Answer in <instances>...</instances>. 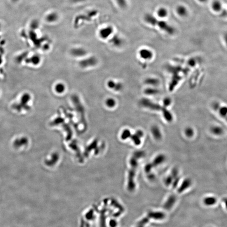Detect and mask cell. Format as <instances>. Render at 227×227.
Returning a JSON list of instances; mask_svg holds the SVG:
<instances>
[{
    "label": "cell",
    "mask_w": 227,
    "mask_h": 227,
    "mask_svg": "<svg viewBox=\"0 0 227 227\" xmlns=\"http://www.w3.org/2000/svg\"><path fill=\"white\" fill-rule=\"evenodd\" d=\"M144 19L147 22L153 25L157 26L161 29H163V30L170 35H172L175 33V30L173 27L170 25L167 22L157 20L152 14H146L144 17Z\"/></svg>",
    "instance_id": "cell-1"
},
{
    "label": "cell",
    "mask_w": 227,
    "mask_h": 227,
    "mask_svg": "<svg viewBox=\"0 0 227 227\" xmlns=\"http://www.w3.org/2000/svg\"><path fill=\"white\" fill-rule=\"evenodd\" d=\"M140 159H141L140 156L134 153L133 156L130 159V164L132 168L129 174V189L131 191L135 189V184L134 181V177H135L136 169L139 165L138 160Z\"/></svg>",
    "instance_id": "cell-2"
},
{
    "label": "cell",
    "mask_w": 227,
    "mask_h": 227,
    "mask_svg": "<svg viewBox=\"0 0 227 227\" xmlns=\"http://www.w3.org/2000/svg\"><path fill=\"white\" fill-rule=\"evenodd\" d=\"M212 108L227 123V106L218 102H214L212 103Z\"/></svg>",
    "instance_id": "cell-3"
},
{
    "label": "cell",
    "mask_w": 227,
    "mask_h": 227,
    "mask_svg": "<svg viewBox=\"0 0 227 227\" xmlns=\"http://www.w3.org/2000/svg\"><path fill=\"white\" fill-rule=\"evenodd\" d=\"M31 95L29 93L26 92L23 94L21 97L20 104L15 107L16 110L18 111H20L22 109L27 110L29 109V108L28 105L29 102L31 100Z\"/></svg>",
    "instance_id": "cell-4"
},
{
    "label": "cell",
    "mask_w": 227,
    "mask_h": 227,
    "mask_svg": "<svg viewBox=\"0 0 227 227\" xmlns=\"http://www.w3.org/2000/svg\"><path fill=\"white\" fill-rule=\"evenodd\" d=\"M140 104L142 106L152 110H162L163 108H162V107H161L158 104L153 102L152 101L147 99H142L140 101Z\"/></svg>",
    "instance_id": "cell-5"
},
{
    "label": "cell",
    "mask_w": 227,
    "mask_h": 227,
    "mask_svg": "<svg viewBox=\"0 0 227 227\" xmlns=\"http://www.w3.org/2000/svg\"><path fill=\"white\" fill-rule=\"evenodd\" d=\"M29 141L27 137L25 136H21L18 137L14 140L13 145L14 148L20 149L26 147L28 144Z\"/></svg>",
    "instance_id": "cell-6"
},
{
    "label": "cell",
    "mask_w": 227,
    "mask_h": 227,
    "mask_svg": "<svg viewBox=\"0 0 227 227\" xmlns=\"http://www.w3.org/2000/svg\"><path fill=\"white\" fill-rule=\"evenodd\" d=\"M112 27L108 26L101 29L99 32V36L101 39L106 40L110 37L113 32Z\"/></svg>",
    "instance_id": "cell-7"
},
{
    "label": "cell",
    "mask_w": 227,
    "mask_h": 227,
    "mask_svg": "<svg viewBox=\"0 0 227 227\" xmlns=\"http://www.w3.org/2000/svg\"><path fill=\"white\" fill-rule=\"evenodd\" d=\"M140 58L144 60H150L152 59L153 54L152 51L147 48H142L139 51Z\"/></svg>",
    "instance_id": "cell-8"
},
{
    "label": "cell",
    "mask_w": 227,
    "mask_h": 227,
    "mask_svg": "<svg viewBox=\"0 0 227 227\" xmlns=\"http://www.w3.org/2000/svg\"><path fill=\"white\" fill-rule=\"evenodd\" d=\"M210 131L212 135L216 136H221L224 132L223 128L218 125L212 126L210 129Z\"/></svg>",
    "instance_id": "cell-9"
},
{
    "label": "cell",
    "mask_w": 227,
    "mask_h": 227,
    "mask_svg": "<svg viewBox=\"0 0 227 227\" xmlns=\"http://www.w3.org/2000/svg\"><path fill=\"white\" fill-rule=\"evenodd\" d=\"M176 196L174 195H171L168 197L164 205V208L166 210L170 209L174 205L176 201Z\"/></svg>",
    "instance_id": "cell-10"
},
{
    "label": "cell",
    "mask_w": 227,
    "mask_h": 227,
    "mask_svg": "<svg viewBox=\"0 0 227 227\" xmlns=\"http://www.w3.org/2000/svg\"><path fill=\"white\" fill-rule=\"evenodd\" d=\"M148 216L149 218H152L154 220H162L165 218V215L162 212H150L148 214Z\"/></svg>",
    "instance_id": "cell-11"
},
{
    "label": "cell",
    "mask_w": 227,
    "mask_h": 227,
    "mask_svg": "<svg viewBox=\"0 0 227 227\" xmlns=\"http://www.w3.org/2000/svg\"><path fill=\"white\" fill-rule=\"evenodd\" d=\"M192 181L191 179L190 178H186L182 182L181 186L178 189L177 191L179 193H181L185 191L188 188L191 186Z\"/></svg>",
    "instance_id": "cell-12"
},
{
    "label": "cell",
    "mask_w": 227,
    "mask_h": 227,
    "mask_svg": "<svg viewBox=\"0 0 227 227\" xmlns=\"http://www.w3.org/2000/svg\"><path fill=\"white\" fill-rule=\"evenodd\" d=\"M151 132L154 139L160 140L162 138V134L160 129L157 126L154 125L151 128Z\"/></svg>",
    "instance_id": "cell-13"
},
{
    "label": "cell",
    "mask_w": 227,
    "mask_h": 227,
    "mask_svg": "<svg viewBox=\"0 0 227 227\" xmlns=\"http://www.w3.org/2000/svg\"><path fill=\"white\" fill-rule=\"evenodd\" d=\"M66 89L65 85L62 83H57L54 85V90L55 92L58 94H62L64 93Z\"/></svg>",
    "instance_id": "cell-14"
},
{
    "label": "cell",
    "mask_w": 227,
    "mask_h": 227,
    "mask_svg": "<svg viewBox=\"0 0 227 227\" xmlns=\"http://www.w3.org/2000/svg\"><path fill=\"white\" fill-rule=\"evenodd\" d=\"M217 202V199L214 196H208L205 197L203 200V203L207 206L214 205Z\"/></svg>",
    "instance_id": "cell-15"
},
{
    "label": "cell",
    "mask_w": 227,
    "mask_h": 227,
    "mask_svg": "<svg viewBox=\"0 0 227 227\" xmlns=\"http://www.w3.org/2000/svg\"><path fill=\"white\" fill-rule=\"evenodd\" d=\"M166 157L165 155L163 154H159L155 157L153 161L152 164L153 167H157L164 163Z\"/></svg>",
    "instance_id": "cell-16"
},
{
    "label": "cell",
    "mask_w": 227,
    "mask_h": 227,
    "mask_svg": "<svg viewBox=\"0 0 227 227\" xmlns=\"http://www.w3.org/2000/svg\"><path fill=\"white\" fill-rule=\"evenodd\" d=\"M162 111H163V116L165 120L169 123L172 122L173 121V117L171 112H170V111L167 110L166 108L164 107L162 109Z\"/></svg>",
    "instance_id": "cell-17"
},
{
    "label": "cell",
    "mask_w": 227,
    "mask_h": 227,
    "mask_svg": "<svg viewBox=\"0 0 227 227\" xmlns=\"http://www.w3.org/2000/svg\"><path fill=\"white\" fill-rule=\"evenodd\" d=\"M145 83L148 85L152 87H156L160 84V81L157 78H149L146 79Z\"/></svg>",
    "instance_id": "cell-18"
},
{
    "label": "cell",
    "mask_w": 227,
    "mask_h": 227,
    "mask_svg": "<svg viewBox=\"0 0 227 227\" xmlns=\"http://www.w3.org/2000/svg\"><path fill=\"white\" fill-rule=\"evenodd\" d=\"M105 104L108 108L112 109L115 107L117 105V102L114 98L109 97L107 98L105 101Z\"/></svg>",
    "instance_id": "cell-19"
},
{
    "label": "cell",
    "mask_w": 227,
    "mask_h": 227,
    "mask_svg": "<svg viewBox=\"0 0 227 227\" xmlns=\"http://www.w3.org/2000/svg\"><path fill=\"white\" fill-rule=\"evenodd\" d=\"M177 13L181 17H185L188 14V11L186 8L183 6H179L177 8Z\"/></svg>",
    "instance_id": "cell-20"
},
{
    "label": "cell",
    "mask_w": 227,
    "mask_h": 227,
    "mask_svg": "<svg viewBox=\"0 0 227 227\" xmlns=\"http://www.w3.org/2000/svg\"><path fill=\"white\" fill-rule=\"evenodd\" d=\"M111 43L114 45V46H120L123 43V41L121 38L118 36H114L113 38L111 39Z\"/></svg>",
    "instance_id": "cell-21"
},
{
    "label": "cell",
    "mask_w": 227,
    "mask_h": 227,
    "mask_svg": "<svg viewBox=\"0 0 227 227\" xmlns=\"http://www.w3.org/2000/svg\"><path fill=\"white\" fill-rule=\"evenodd\" d=\"M58 19V14L55 12H52L47 15L46 20L49 22H54L57 21Z\"/></svg>",
    "instance_id": "cell-22"
},
{
    "label": "cell",
    "mask_w": 227,
    "mask_h": 227,
    "mask_svg": "<svg viewBox=\"0 0 227 227\" xmlns=\"http://www.w3.org/2000/svg\"><path fill=\"white\" fill-rule=\"evenodd\" d=\"M41 62V58L38 55H34L28 59L27 62L30 63L34 65H37Z\"/></svg>",
    "instance_id": "cell-23"
},
{
    "label": "cell",
    "mask_w": 227,
    "mask_h": 227,
    "mask_svg": "<svg viewBox=\"0 0 227 227\" xmlns=\"http://www.w3.org/2000/svg\"><path fill=\"white\" fill-rule=\"evenodd\" d=\"M159 92V90L154 88H149L146 89L144 90V93L146 95L149 96H153L158 94Z\"/></svg>",
    "instance_id": "cell-24"
},
{
    "label": "cell",
    "mask_w": 227,
    "mask_h": 227,
    "mask_svg": "<svg viewBox=\"0 0 227 227\" xmlns=\"http://www.w3.org/2000/svg\"><path fill=\"white\" fill-rule=\"evenodd\" d=\"M184 132L185 135L188 138H191L193 137L195 133L194 130L190 127L186 128Z\"/></svg>",
    "instance_id": "cell-25"
},
{
    "label": "cell",
    "mask_w": 227,
    "mask_h": 227,
    "mask_svg": "<svg viewBox=\"0 0 227 227\" xmlns=\"http://www.w3.org/2000/svg\"><path fill=\"white\" fill-rule=\"evenodd\" d=\"M130 138L135 145L139 146L141 144V142H141V138L139 137L136 133L133 134V135H131L130 136Z\"/></svg>",
    "instance_id": "cell-26"
},
{
    "label": "cell",
    "mask_w": 227,
    "mask_h": 227,
    "mask_svg": "<svg viewBox=\"0 0 227 227\" xmlns=\"http://www.w3.org/2000/svg\"><path fill=\"white\" fill-rule=\"evenodd\" d=\"M212 8L214 11H219L222 8V4L219 1H215L212 4Z\"/></svg>",
    "instance_id": "cell-27"
},
{
    "label": "cell",
    "mask_w": 227,
    "mask_h": 227,
    "mask_svg": "<svg viewBox=\"0 0 227 227\" xmlns=\"http://www.w3.org/2000/svg\"><path fill=\"white\" fill-rule=\"evenodd\" d=\"M157 14L159 17L161 18H165L167 15V11L165 8H161L157 11Z\"/></svg>",
    "instance_id": "cell-28"
},
{
    "label": "cell",
    "mask_w": 227,
    "mask_h": 227,
    "mask_svg": "<svg viewBox=\"0 0 227 227\" xmlns=\"http://www.w3.org/2000/svg\"><path fill=\"white\" fill-rule=\"evenodd\" d=\"M117 83L115 82L114 80H111L108 81L107 82L106 85L107 87L110 89H112L114 90L116 86L117 85Z\"/></svg>",
    "instance_id": "cell-29"
},
{
    "label": "cell",
    "mask_w": 227,
    "mask_h": 227,
    "mask_svg": "<svg viewBox=\"0 0 227 227\" xmlns=\"http://www.w3.org/2000/svg\"><path fill=\"white\" fill-rule=\"evenodd\" d=\"M115 1L118 6L121 8H125L127 6L126 0H115Z\"/></svg>",
    "instance_id": "cell-30"
},
{
    "label": "cell",
    "mask_w": 227,
    "mask_h": 227,
    "mask_svg": "<svg viewBox=\"0 0 227 227\" xmlns=\"http://www.w3.org/2000/svg\"><path fill=\"white\" fill-rule=\"evenodd\" d=\"M173 180H174V179H173V177L171 176V174L168 176L165 180V184L166 186H170L172 184V182H173Z\"/></svg>",
    "instance_id": "cell-31"
},
{
    "label": "cell",
    "mask_w": 227,
    "mask_h": 227,
    "mask_svg": "<svg viewBox=\"0 0 227 227\" xmlns=\"http://www.w3.org/2000/svg\"><path fill=\"white\" fill-rule=\"evenodd\" d=\"M172 103V100L169 97H166L164 99L163 101V104L164 107L167 108V107L169 106Z\"/></svg>",
    "instance_id": "cell-32"
},
{
    "label": "cell",
    "mask_w": 227,
    "mask_h": 227,
    "mask_svg": "<svg viewBox=\"0 0 227 227\" xmlns=\"http://www.w3.org/2000/svg\"><path fill=\"white\" fill-rule=\"evenodd\" d=\"M123 135V139H128L129 137H130L131 134L130 130L128 129H126L124 131Z\"/></svg>",
    "instance_id": "cell-33"
},
{
    "label": "cell",
    "mask_w": 227,
    "mask_h": 227,
    "mask_svg": "<svg viewBox=\"0 0 227 227\" xmlns=\"http://www.w3.org/2000/svg\"><path fill=\"white\" fill-rule=\"evenodd\" d=\"M149 221V218L148 217H145V218H143L142 220L139 221V223H138V225L144 226V225L147 223Z\"/></svg>",
    "instance_id": "cell-34"
},
{
    "label": "cell",
    "mask_w": 227,
    "mask_h": 227,
    "mask_svg": "<svg viewBox=\"0 0 227 227\" xmlns=\"http://www.w3.org/2000/svg\"><path fill=\"white\" fill-rule=\"evenodd\" d=\"M153 167H154L152 163L147 164L146 165L145 167V171L146 173H149Z\"/></svg>",
    "instance_id": "cell-35"
},
{
    "label": "cell",
    "mask_w": 227,
    "mask_h": 227,
    "mask_svg": "<svg viewBox=\"0 0 227 227\" xmlns=\"http://www.w3.org/2000/svg\"><path fill=\"white\" fill-rule=\"evenodd\" d=\"M178 171L177 168L173 169L171 172V175L173 177L174 180L175 178L178 177Z\"/></svg>",
    "instance_id": "cell-36"
},
{
    "label": "cell",
    "mask_w": 227,
    "mask_h": 227,
    "mask_svg": "<svg viewBox=\"0 0 227 227\" xmlns=\"http://www.w3.org/2000/svg\"><path fill=\"white\" fill-rule=\"evenodd\" d=\"M180 180V177H177L173 180V182H172V186H173V188H176Z\"/></svg>",
    "instance_id": "cell-37"
},
{
    "label": "cell",
    "mask_w": 227,
    "mask_h": 227,
    "mask_svg": "<svg viewBox=\"0 0 227 227\" xmlns=\"http://www.w3.org/2000/svg\"><path fill=\"white\" fill-rule=\"evenodd\" d=\"M135 133H136V134H137V135H138L139 137H140L141 139H142V137H143L144 135V132H143L142 130H137V131L136 132H135Z\"/></svg>",
    "instance_id": "cell-38"
},
{
    "label": "cell",
    "mask_w": 227,
    "mask_h": 227,
    "mask_svg": "<svg viewBox=\"0 0 227 227\" xmlns=\"http://www.w3.org/2000/svg\"><path fill=\"white\" fill-rule=\"evenodd\" d=\"M223 202L225 206V207L227 210V197H225L223 198Z\"/></svg>",
    "instance_id": "cell-39"
},
{
    "label": "cell",
    "mask_w": 227,
    "mask_h": 227,
    "mask_svg": "<svg viewBox=\"0 0 227 227\" xmlns=\"http://www.w3.org/2000/svg\"><path fill=\"white\" fill-rule=\"evenodd\" d=\"M71 2L74 3H78L82 2L84 1L85 0H70Z\"/></svg>",
    "instance_id": "cell-40"
},
{
    "label": "cell",
    "mask_w": 227,
    "mask_h": 227,
    "mask_svg": "<svg viewBox=\"0 0 227 227\" xmlns=\"http://www.w3.org/2000/svg\"><path fill=\"white\" fill-rule=\"evenodd\" d=\"M154 178H155V176H154V174L151 173V174H149V175L148 178L150 180H152L153 179H154Z\"/></svg>",
    "instance_id": "cell-41"
},
{
    "label": "cell",
    "mask_w": 227,
    "mask_h": 227,
    "mask_svg": "<svg viewBox=\"0 0 227 227\" xmlns=\"http://www.w3.org/2000/svg\"><path fill=\"white\" fill-rule=\"evenodd\" d=\"M223 38L224 41H225V43L227 46V32L224 34Z\"/></svg>",
    "instance_id": "cell-42"
},
{
    "label": "cell",
    "mask_w": 227,
    "mask_h": 227,
    "mask_svg": "<svg viewBox=\"0 0 227 227\" xmlns=\"http://www.w3.org/2000/svg\"><path fill=\"white\" fill-rule=\"evenodd\" d=\"M199 1L201 2H205L207 1V0H199Z\"/></svg>",
    "instance_id": "cell-43"
},
{
    "label": "cell",
    "mask_w": 227,
    "mask_h": 227,
    "mask_svg": "<svg viewBox=\"0 0 227 227\" xmlns=\"http://www.w3.org/2000/svg\"><path fill=\"white\" fill-rule=\"evenodd\" d=\"M143 227L144 226H139V225H138V226H137V227Z\"/></svg>",
    "instance_id": "cell-44"
}]
</instances>
